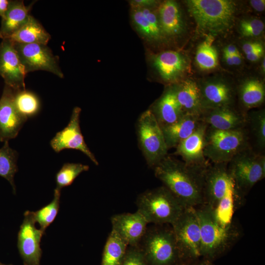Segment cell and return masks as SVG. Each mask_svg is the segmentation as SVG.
Segmentation results:
<instances>
[{
	"mask_svg": "<svg viewBox=\"0 0 265 265\" xmlns=\"http://www.w3.org/2000/svg\"><path fill=\"white\" fill-rule=\"evenodd\" d=\"M137 247L148 265H170L181 260L172 227H147Z\"/></svg>",
	"mask_w": 265,
	"mask_h": 265,
	"instance_id": "obj_6",
	"label": "cell"
},
{
	"mask_svg": "<svg viewBox=\"0 0 265 265\" xmlns=\"http://www.w3.org/2000/svg\"><path fill=\"white\" fill-rule=\"evenodd\" d=\"M250 147L245 129L223 131L207 126L204 155L213 163H228L241 151Z\"/></svg>",
	"mask_w": 265,
	"mask_h": 265,
	"instance_id": "obj_5",
	"label": "cell"
},
{
	"mask_svg": "<svg viewBox=\"0 0 265 265\" xmlns=\"http://www.w3.org/2000/svg\"><path fill=\"white\" fill-rule=\"evenodd\" d=\"M138 212L148 223L172 224L186 208L164 186L140 194L136 202Z\"/></svg>",
	"mask_w": 265,
	"mask_h": 265,
	"instance_id": "obj_4",
	"label": "cell"
},
{
	"mask_svg": "<svg viewBox=\"0 0 265 265\" xmlns=\"http://www.w3.org/2000/svg\"><path fill=\"white\" fill-rule=\"evenodd\" d=\"M0 265H5L0 263Z\"/></svg>",
	"mask_w": 265,
	"mask_h": 265,
	"instance_id": "obj_50",
	"label": "cell"
},
{
	"mask_svg": "<svg viewBox=\"0 0 265 265\" xmlns=\"http://www.w3.org/2000/svg\"><path fill=\"white\" fill-rule=\"evenodd\" d=\"M208 165L192 166L167 155L153 168L155 176L186 208H195L204 204V178Z\"/></svg>",
	"mask_w": 265,
	"mask_h": 265,
	"instance_id": "obj_1",
	"label": "cell"
},
{
	"mask_svg": "<svg viewBox=\"0 0 265 265\" xmlns=\"http://www.w3.org/2000/svg\"><path fill=\"white\" fill-rule=\"evenodd\" d=\"M228 163H213L206 168L204 186V204L213 210L226 194L233 182Z\"/></svg>",
	"mask_w": 265,
	"mask_h": 265,
	"instance_id": "obj_18",
	"label": "cell"
},
{
	"mask_svg": "<svg viewBox=\"0 0 265 265\" xmlns=\"http://www.w3.org/2000/svg\"><path fill=\"white\" fill-rule=\"evenodd\" d=\"M260 71L261 73L263 75L265 73V55L261 59V63L260 65Z\"/></svg>",
	"mask_w": 265,
	"mask_h": 265,
	"instance_id": "obj_48",
	"label": "cell"
},
{
	"mask_svg": "<svg viewBox=\"0 0 265 265\" xmlns=\"http://www.w3.org/2000/svg\"><path fill=\"white\" fill-rule=\"evenodd\" d=\"M234 66H239L243 62V58L240 53L232 55Z\"/></svg>",
	"mask_w": 265,
	"mask_h": 265,
	"instance_id": "obj_45",
	"label": "cell"
},
{
	"mask_svg": "<svg viewBox=\"0 0 265 265\" xmlns=\"http://www.w3.org/2000/svg\"><path fill=\"white\" fill-rule=\"evenodd\" d=\"M264 47L245 55L247 59L251 62H256L261 60L264 56Z\"/></svg>",
	"mask_w": 265,
	"mask_h": 265,
	"instance_id": "obj_41",
	"label": "cell"
},
{
	"mask_svg": "<svg viewBox=\"0 0 265 265\" xmlns=\"http://www.w3.org/2000/svg\"><path fill=\"white\" fill-rule=\"evenodd\" d=\"M9 0H0V17L3 18L9 6Z\"/></svg>",
	"mask_w": 265,
	"mask_h": 265,
	"instance_id": "obj_44",
	"label": "cell"
},
{
	"mask_svg": "<svg viewBox=\"0 0 265 265\" xmlns=\"http://www.w3.org/2000/svg\"><path fill=\"white\" fill-rule=\"evenodd\" d=\"M239 196V193L233 182L225 196L212 210L214 216L220 224L227 225L232 223L236 199Z\"/></svg>",
	"mask_w": 265,
	"mask_h": 265,
	"instance_id": "obj_33",
	"label": "cell"
},
{
	"mask_svg": "<svg viewBox=\"0 0 265 265\" xmlns=\"http://www.w3.org/2000/svg\"><path fill=\"white\" fill-rule=\"evenodd\" d=\"M18 152L11 148L5 141L0 148V176L6 179L15 191L14 177L18 171Z\"/></svg>",
	"mask_w": 265,
	"mask_h": 265,
	"instance_id": "obj_34",
	"label": "cell"
},
{
	"mask_svg": "<svg viewBox=\"0 0 265 265\" xmlns=\"http://www.w3.org/2000/svg\"><path fill=\"white\" fill-rule=\"evenodd\" d=\"M223 53L230 55H234L240 53L236 45L233 44H230L224 47Z\"/></svg>",
	"mask_w": 265,
	"mask_h": 265,
	"instance_id": "obj_43",
	"label": "cell"
},
{
	"mask_svg": "<svg viewBox=\"0 0 265 265\" xmlns=\"http://www.w3.org/2000/svg\"><path fill=\"white\" fill-rule=\"evenodd\" d=\"M112 230L128 245L137 246L147 228L148 223L136 211L134 213L116 214L110 218Z\"/></svg>",
	"mask_w": 265,
	"mask_h": 265,
	"instance_id": "obj_20",
	"label": "cell"
},
{
	"mask_svg": "<svg viewBox=\"0 0 265 265\" xmlns=\"http://www.w3.org/2000/svg\"><path fill=\"white\" fill-rule=\"evenodd\" d=\"M192 263L184 260H179L170 265H190Z\"/></svg>",
	"mask_w": 265,
	"mask_h": 265,
	"instance_id": "obj_49",
	"label": "cell"
},
{
	"mask_svg": "<svg viewBox=\"0 0 265 265\" xmlns=\"http://www.w3.org/2000/svg\"><path fill=\"white\" fill-rule=\"evenodd\" d=\"M81 108L75 107L70 121L62 130L57 132L50 141L52 148L56 153L66 149L79 150L85 154L96 165L98 162L84 141L80 126Z\"/></svg>",
	"mask_w": 265,
	"mask_h": 265,
	"instance_id": "obj_16",
	"label": "cell"
},
{
	"mask_svg": "<svg viewBox=\"0 0 265 265\" xmlns=\"http://www.w3.org/2000/svg\"><path fill=\"white\" fill-rule=\"evenodd\" d=\"M14 91L5 84L0 99V141L4 142L15 138L27 120L16 108Z\"/></svg>",
	"mask_w": 265,
	"mask_h": 265,
	"instance_id": "obj_19",
	"label": "cell"
},
{
	"mask_svg": "<svg viewBox=\"0 0 265 265\" xmlns=\"http://www.w3.org/2000/svg\"><path fill=\"white\" fill-rule=\"evenodd\" d=\"M171 85L184 113L200 116L203 109L197 81L186 78Z\"/></svg>",
	"mask_w": 265,
	"mask_h": 265,
	"instance_id": "obj_24",
	"label": "cell"
},
{
	"mask_svg": "<svg viewBox=\"0 0 265 265\" xmlns=\"http://www.w3.org/2000/svg\"><path fill=\"white\" fill-rule=\"evenodd\" d=\"M150 109L160 127L171 125L185 114L176 99L171 85H167Z\"/></svg>",
	"mask_w": 265,
	"mask_h": 265,
	"instance_id": "obj_23",
	"label": "cell"
},
{
	"mask_svg": "<svg viewBox=\"0 0 265 265\" xmlns=\"http://www.w3.org/2000/svg\"><path fill=\"white\" fill-rule=\"evenodd\" d=\"M229 174L240 194L250 190L265 176V156L251 147L238 153L228 163Z\"/></svg>",
	"mask_w": 265,
	"mask_h": 265,
	"instance_id": "obj_7",
	"label": "cell"
},
{
	"mask_svg": "<svg viewBox=\"0 0 265 265\" xmlns=\"http://www.w3.org/2000/svg\"><path fill=\"white\" fill-rule=\"evenodd\" d=\"M160 1L157 0H131L129 1L131 7L139 8H157Z\"/></svg>",
	"mask_w": 265,
	"mask_h": 265,
	"instance_id": "obj_40",
	"label": "cell"
},
{
	"mask_svg": "<svg viewBox=\"0 0 265 265\" xmlns=\"http://www.w3.org/2000/svg\"><path fill=\"white\" fill-rule=\"evenodd\" d=\"M238 30L243 38L255 39L264 33V23L259 18L250 16L241 18L238 23Z\"/></svg>",
	"mask_w": 265,
	"mask_h": 265,
	"instance_id": "obj_37",
	"label": "cell"
},
{
	"mask_svg": "<svg viewBox=\"0 0 265 265\" xmlns=\"http://www.w3.org/2000/svg\"><path fill=\"white\" fill-rule=\"evenodd\" d=\"M223 58L227 65L230 67L234 66L232 55L223 53Z\"/></svg>",
	"mask_w": 265,
	"mask_h": 265,
	"instance_id": "obj_47",
	"label": "cell"
},
{
	"mask_svg": "<svg viewBox=\"0 0 265 265\" xmlns=\"http://www.w3.org/2000/svg\"><path fill=\"white\" fill-rule=\"evenodd\" d=\"M190 265H214L212 261L203 258L202 260H199L198 259L193 262Z\"/></svg>",
	"mask_w": 265,
	"mask_h": 265,
	"instance_id": "obj_46",
	"label": "cell"
},
{
	"mask_svg": "<svg viewBox=\"0 0 265 265\" xmlns=\"http://www.w3.org/2000/svg\"><path fill=\"white\" fill-rule=\"evenodd\" d=\"M213 37H208L197 48L195 61L198 67L204 71L215 69L218 65V53L213 46Z\"/></svg>",
	"mask_w": 265,
	"mask_h": 265,
	"instance_id": "obj_31",
	"label": "cell"
},
{
	"mask_svg": "<svg viewBox=\"0 0 265 265\" xmlns=\"http://www.w3.org/2000/svg\"><path fill=\"white\" fill-rule=\"evenodd\" d=\"M195 211L200 228L201 256L212 261L230 247L238 232L232 223L227 225L220 224L209 207L204 205L195 208Z\"/></svg>",
	"mask_w": 265,
	"mask_h": 265,
	"instance_id": "obj_3",
	"label": "cell"
},
{
	"mask_svg": "<svg viewBox=\"0 0 265 265\" xmlns=\"http://www.w3.org/2000/svg\"><path fill=\"white\" fill-rule=\"evenodd\" d=\"M7 39L12 43L47 45L51 35L34 17L30 15L27 22Z\"/></svg>",
	"mask_w": 265,
	"mask_h": 265,
	"instance_id": "obj_28",
	"label": "cell"
},
{
	"mask_svg": "<svg viewBox=\"0 0 265 265\" xmlns=\"http://www.w3.org/2000/svg\"><path fill=\"white\" fill-rule=\"evenodd\" d=\"M33 212L26 211L18 236V248L24 265H40L43 233L35 226Z\"/></svg>",
	"mask_w": 265,
	"mask_h": 265,
	"instance_id": "obj_14",
	"label": "cell"
},
{
	"mask_svg": "<svg viewBox=\"0 0 265 265\" xmlns=\"http://www.w3.org/2000/svg\"><path fill=\"white\" fill-rule=\"evenodd\" d=\"M137 130L140 149L148 165L154 167L167 156L168 148L161 127L150 109L139 117Z\"/></svg>",
	"mask_w": 265,
	"mask_h": 265,
	"instance_id": "obj_9",
	"label": "cell"
},
{
	"mask_svg": "<svg viewBox=\"0 0 265 265\" xmlns=\"http://www.w3.org/2000/svg\"><path fill=\"white\" fill-rule=\"evenodd\" d=\"M263 47V43L259 40L249 39L243 42L241 49L244 54L246 55Z\"/></svg>",
	"mask_w": 265,
	"mask_h": 265,
	"instance_id": "obj_39",
	"label": "cell"
},
{
	"mask_svg": "<svg viewBox=\"0 0 265 265\" xmlns=\"http://www.w3.org/2000/svg\"><path fill=\"white\" fill-rule=\"evenodd\" d=\"M33 4L26 6L23 0H9L8 8L1 21L0 38L2 40L9 37L27 22Z\"/></svg>",
	"mask_w": 265,
	"mask_h": 265,
	"instance_id": "obj_26",
	"label": "cell"
},
{
	"mask_svg": "<svg viewBox=\"0 0 265 265\" xmlns=\"http://www.w3.org/2000/svg\"><path fill=\"white\" fill-rule=\"evenodd\" d=\"M157 12L161 31L168 44L177 43L185 37L188 26L179 2L173 0L161 1Z\"/></svg>",
	"mask_w": 265,
	"mask_h": 265,
	"instance_id": "obj_13",
	"label": "cell"
},
{
	"mask_svg": "<svg viewBox=\"0 0 265 265\" xmlns=\"http://www.w3.org/2000/svg\"><path fill=\"white\" fill-rule=\"evenodd\" d=\"M197 82L203 110L234 106L237 97L236 87L226 79L215 76L203 79Z\"/></svg>",
	"mask_w": 265,
	"mask_h": 265,
	"instance_id": "obj_12",
	"label": "cell"
},
{
	"mask_svg": "<svg viewBox=\"0 0 265 265\" xmlns=\"http://www.w3.org/2000/svg\"><path fill=\"white\" fill-rule=\"evenodd\" d=\"M128 247L127 244L111 230L104 248L101 265H121Z\"/></svg>",
	"mask_w": 265,
	"mask_h": 265,
	"instance_id": "obj_30",
	"label": "cell"
},
{
	"mask_svg": "<svg viewBox=\"0 0 265 265\" xmlns=\"http://www.w3.org/2000/svg\"><path fill=\"white\" fill-rule=\"evenodd\" d=\"M26 73L13 44L7 39L0 43V76L14 90L26 89Z\"/></svg>",
	"mask_w": 265,
	"mask_h": 265,
	"instance_id": "obj_17",
	"label": "cell"
},
{
	"mask_svg": "<svg viewBox=\"0 0 265 265\" xmlns=\"http://www.w3.org/2000/svg\"><path fill=\"white\" fill-rule=\"evenodd\" d=\"M13 44L26 74L42 70L51 72L60 78L64 77L59 66L58 57L53 54L47 45L38 43Z\"/></svg>",
	"mask_w": 265,
	"mask_h": 265,
	"instance_id": "obj_11",
	"label": "cell"
},
{
	"mask_svg": "<svg viewBox=\"0 0 265 265\" xmlns=\"http://www.w3.org/2000/svg\"><path fill=\"white\" fill-rule=\"evenodd\" d=\"M121 265H148L137 246H128Z\"/></svg>",
	"mask_w": 265,
	"mask_h": 265,
	"instance_id": "obj_38",
	"label": "cell"
},
{
	"mask_svg": "<svg viewBox=\"0 0 265 265\" xmlns=\"http://www.w3.org/2000/svg\"><path fill=\"white\" fill-rule=\"evenodd\" d=\"M14 103L18 112L27 119L36 115L40 108L38 96L26 89L15 90Z\"/></svg>",
	"mask_w": 265,
	"mask_h": 265,
	"instance_id": "obj_32",
	"label": "cell"
},
{
	"mask_svg": "<svg viewBox=\"0 0 265 265\" xmlns=\"http://www.w3.org/2000/svg\"><path fill=\"white\" fill-rule=\"evenodd\" d=\"M246 114L234 106H227L204 110L200 117L201 121L210 128L228 131L244 129Z\"/></svg>",
	"mask_w": 265,
	"mask_h": 265,
	"instance_id": "obj_21",
	"label": "cell"
},
{
	"mask_svg": "<svg viewBox=\"0 0 265 265\" xmlns=\"http://www.w3.org/2000/svg\"><path fill=\"white\" fill-rule=\"evenodd\" d=\"M201 122L199 115L185 114L176 122L160 127L168 149L176 147L188 137Z\"/></svg>",
	"mask_w": 265,
	"mask_h": 265,
	"instance_id": "obj_27",
	"label": "cell"
},
{
	"mask_svg": "<svg viewBox=\"0 0 265 265\" xmlns=\"http://www.w3.org/2000/svg\"><path fill=\"white\" fill-rule=\"evenodd\" d=\"M89 169L88 165L82 163H64L56 175V188L61 190L62 188L70 186L80 173Z\"/></svg>",
	"mask_w": 265,
	"mask_h": 265,
	"instance_id": "obj_36",
	"label": "cell"
},
{
	"mask_svg": "<svg viewBox=\"0 0 265 265\" xmlns=\"http://www.w3.org/2000/svg\"><path fill=\"white\" fill-rule=\"evenodd\" d=\"M190 15L200 31L208 36L223 35L233 27L238 5L231 0L185 1Z\"/></svg>",
	"mask_w": 265,
	"mask_h": 265,
	"instance_id": "obj_2",
	"label": "cell"
},
{
	"mask_svg": "<svg viewBox=\"0 0 265 265\" xmlns=\"http://www.w3.org/2000/svg\"><path fill=\"white\" fill-rule=\"evenodd\" d=\"M244 129L247 133L250 147L256 152L264 154L265 148V109L247 112Z\"/></svg>",
	"mask_w": 265,
	"mask_h": 265,
	"instance_id": "obj_29",
	"label": "cell"
},
{
	"mask_svg": "<svg viewBox=\"0 0 265 265\" xmlns=\"http://www.w3.org/2000/svg\"><path fill=\"white\" fill-rule=\"evenodd\" d=\"M207 125L202 122L188 137L175 148L174 153L180 156L186 163L198 166H207L208 161L204 155V139Z\"/></svg>",
	"mask_w": 265,
	"mask_h": 265,
	"instance_id": "obj_22",
	"label": "cell"
},
{
	"mask_svg": "<svg viewBox=\"0 0 265 265\" xmlns=\"http://www.w3.org/2000/svg\"><path fill=\"white\" fill-rule=\"evenodd\" d=\"M237 97L245 113L253 108L261 106L265 102V87L263 81L254 77L248 78L236 87Z\"/></svg>",
	"mask_w": 265,
	"mask_h": 265,
	"instance_id": "obj_25",
	"label": "cell"
},
{
	"mask_svg": "<svg viewBox=\"0 0 265 265\" xmlns=\"http://www.w3.org/2000/svg\"><path fill=\"white\" fill-rule=\"evenodd\" d=\"M147 57L149 65L158 79L167 85L182 81L190 73V58L182 51L169 50L150 53Z\"/></svg>",
	"mask_w": 265,
	"mask_h": 265,
	"instance_id": "obj_10",
	"label": "cell"
},
{
	"mask_svg": "<svg viewBox=\"0 0 265 265\" xmlns=\"http://www.w3.org/2000/svg\"><path fill=\"white\" fill-rule=\"evenodd\" d=\"M157 8L131 7L130 9V19L134 29L144 41L156 47L168 45L160 28Z\"/></svg>",
	"mask_w": 265,
	"mask_h": 265,
	"instance_id": "obj_15",
	"label": "cell"
},
{
	"mask_svg": "<svg viewBox=\"0 0 265 265\" xmlns=\"http://www.w3.org/2000/svg\"><path fill=\"white\" fill-rule=\"evenodd\" d=\"M61 190L55 188L53 200L49 204L36 212H33L36 222L44 233L46 228L53 221L58 211Z\"/></svg>",
	"mask_w": 265,
	"mask_h": 265,
	"instance_id": "obj_35",
	"label": "cell"
},
{
	"mask_svg": "<svg viewBox=\"0 0 265 265\" xmlns=\"http://www.w3.org/2000/svg\"><path fill=\"white\" fill-rule=\"evenodd\" d=\"M180 258L189 262L201 256V233L195 208H186L171 224Z\"/></svg>",
	"mask_w": 265,
	"mask_h": 265,
	"instance_id": "obj_8",
	"label": "cell"
},
{
	"mask_svg": "<svg viewBox=\"0 0 265 265\" xmlns=\"http://www.w3.org/2000/svg\"><path fill=\"white\" fill-rule=\"evenodd\" d=\"M249 3L251 8L255 11L262 12L265 9V0H251Z\"/></svg>",
	"mask_w": 265,
	"mask_h": 265,
	"instance_id": "obj_42",
	"label": "cell"
}]
</instances>
